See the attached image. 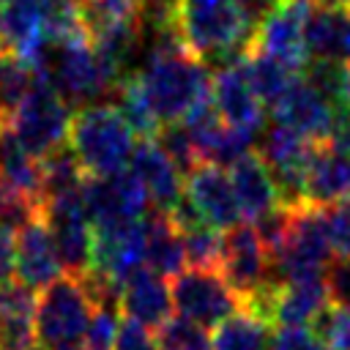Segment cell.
Segmentation results:
<instances>
[{
    "label": "cell",
    "mask_w": 350,
    "mask_h": 350,
    "mask_svg": "<svg viewBox=\"0 0 350 350\" xmlns=\"http://www.w3.org/2000/svg\"><path fill=\"white\" fill-rule=\"evenodd\" d=\"M183 44L213 71L246 57L254 30L235 0H180L175 14Z\"/></svg>",
    "instance_id": "obj_1"
},
{
    "label": "cell",
    "mask_w": 350,
    "mask_h": 350,
    "mask_svg": "<svg viewBox=\"0 0 350 350\" xmlns=\"http://www.w3.org/2000/svg\"><path fill=\"white\" fill-rule=\"evenodd\" d=\"M68 145L88 175H112L129 167L134 153V131L112 101L74 109Z\"/></svg>",
    "instance_id": "obj_2"
},
{
    "label": "cell",
    "mask_w": 350,
    "mask_h": 350,
    "mask_svg": "<svg viewBox=\"0 0 350 350\" xmlns=\"http://www.w3.org/2000/svg\"><path fill=\"white\" fill-rule=\"evenodd\" d=\"M36 71L55 85L71 109L109 101L118 88V79L109 74L88 36L46 46Z\"/></svg>",
    "instance_id": "obj_3"
},
{
    "label": "cell",
    "mask_w": 350,
    "mask_h": 350,
    "mask_svg": "<svg viewBox=\"0 0 350 350\" xmlns=\"http://www.w3.org/2000/svg\"><path fill=\"white\" fill-rule=\"evenodd\" d=\"M96 304L79 273H66L41 287L36 298V339L41 350H63L85 339Z\"/></svg>",
    "instance_id": "obj_4"
},
{
    "label": "cell",
    "mask_w": 350,
    "mask_h": 350,
    "mask_svg": "<svg viewBox=\"0 0 350 350\" xmlns=\"http://www.w3.org/2000/svg\"><path fill=\"white\" fill-rule=\"evenodd\" d=\"M331 257L334 246L328 238L323 208L309 202L295 205L290 232L284 243L271 254V284L282 287L287 282L323 276Z\"/></svg>",
    "instance_id": "obj_5"
},
{
    "label": "cell",
    "mask_w": 350,
    "mask_h": 350,
    "mask_svg": "<svg viewBox=\"0 0 350 350\" xmlns=\"http://www.w3.org/2000/svg\"><path fill=\"white\" fill-rule=\"evenodd\" d=\"M71 120L74 109L68 107V101L55 90V85L46 77L36 74V82L30 85L27 96L22 98L5 129H11V134L27 153L41 159L49 150L68 142Z\"/></svg>",
    "instance_id": "obj_6"
},
{
    "label": "cell",
    "mask_w": 350,
    "mask_h": 350,
    "mask_svg": "<svg viewBox=\"0 0 350 350\" xmlns=\"http://www.w3.org/2000/svg\"><path fill=\"white\" fill-rule=\"evenodd\" d=\"M320 142L282 126V123H271L260 131L257 137V153L265 161V167L271 170V178L276 183L279 191V202L282 205H304V180H306V167L314 156V148Z\"/></svg>",
    "instance_id": "obj_7"
},
{
    "label": "cell",
    "mask_w": 350,
    "mask_h": 350,
    "mask_svg": "<svg viewBox=\"0 0 350 350\" xmlns=\"http://www.w3.org/2000/svg\"><path fill=\"white\" fill-rule=\"evenodd\" d=\"M172 293V309L202 328H213L221 320H227L232 312L243 306L238 293L230 287L221 271L216 268H189L172 276L170 284Z\"/></svg>",
    "instance_id": "obj_8"
},
{
    "label": "cell",
    "mask_w": 350,
    "mask_h": 350,
    "mask_svg": "<svg viewBox=\"0 0 350 350\" xmlns=\"http://www.w3.org/2000/svg\"><path fill=\"white\" fill-rule=\"evenodd\" d=\"M82 202L93 227L139 221L150 208L142 180L129 167L112 175H88L82 183Z\"/></svg>",
    "instance_id": "obj_9"
},
{
    "label": "cell",
    "mask_w": 350,
    "mask_h": 350,
    "mask_svg": "<svg viewBox=\"0 0 350 350\" xmlns=\"http://www.w3.org/2000/svg\"><path fill=\"white\" fill-rule=\"evenodd\" d=\"M41 216H44V221H46V227L57 243L63 268H68V273H85L93 262L96 227L85 211L82 189L44 200Z\"/></svg>",
    "instance_id": "obj_10"
},
{
    "label": "cell",
    "mask_w": 350,
    "mask_h": 350,
    "mask_svg": "<svg viewBox=\"0 0 350 350\" xmlns=\"http://www.w3.org/2000/svg\"><path fill=\"white\" fill-rule=\"evenodd\" d=\"M221 273L238 298L246 304L271 284V254L260 241L254 224H235L224 230V252H221Z\"/></svg>",
    "instance_id": "obj_11"
},
{
    "label": "cell",
    "mask_w": 350,
    "mask_h": 350,
    "mask_svg": "<svg viewBox=\"0 0 350 350\" xmlns=\"http://www.w3.org/2000/svg\"><path fill=\"white\" fill-rule=\"evenodd\" d=\"M142 219L126 221V224H112V227H96L90 268L118 284H123L139 268H148L145 265V224H142Z\"/></svg>",
    "instance_id": "obj_12"
},
{
    "label": "cell",
    "mask_w": 350,
    "mask_h": 350,
    "mask_svg": "<svg viewBox=\"0 0 350 350\" xmlns=\"http://www.w3.org/2000/svg\"><path fill=\"white\" fill-rule=\"evenodd\" d=\"M309 8L312 0H284V5L273 11L254 33V46L273 55L295 74L304 71V66L309 63V52L304 41V25Z\"/></svg>",
    "instance_id": "obj_13"
},
{
    "label": "cell",
    "mask_w": 350,
    "mask_h": 350,
    "mask_svg": "<svg viewBox=\"0 0 350 350\" xmlns=\"http://www.w3.org/2000/svg\"><path fill=\"white\" fill-rule=\"evenodd\" d=\"M186 197L194 202L200 216L219 230H230L243 221L232 178L219 164L200 161L191 172H186Z\"/></svg>",
    "instance_id": "obj_14"
},
{
    "label": "cell",
    "mask_w": 350,
    "mask_h": 350,
    "mask_svg": "<svg viewBox=\"0 0 350 350\" xmlns=\"http://www.w3.org/2000/svg\"><path fill=\"white\" fill-rule=\"evenodd\" d=\"M211 98H213V107L224 123L243 129V131H252V134H260L265 112H262L260 96L254 93V88L243 71V60L221 66L213 71Z\"/></svg>",
    "instance_id": "obj_15"
},
{
    "label": "cell",
    "mask_w": 350,
    "mask_h": 350,
    "mask_svg": "<svg viewBox=\"0 0 350 350\" xmlns=\"http://www.w3.org/2000/svg\"><path fill=\"white\" fill-rule=\"evenodd\" d=\"M336 107L317 90L312 88L304 77H295V82L284 90V96L273 104V120L314 139L325 142L331 123H334Z\"/></svg>",
    "instance_id": "obj_16"
},
{
    "label": "cell",
    "mask_w": 350,
    "mask_h": 350,
    "mask_svg": "<svg viewBox=\"0 0 350 350\" xmlns=\"http://www.w3.org/2000/svg\"><path fill=\"white\" fill-rule=\"evenodd\" d=\"M129 170L142 180L150 205L170 211L183 197V170L170 159V153L161 148L156 137H142L134 145Z\"/></svg>",
    "instance_id": "obj_17"
},
{
    "label": "cell",
    "mask_w": 350,
    "mask_h": 350,
    "mask_svg": "<svg viewBox=\"0 0 350 350\" xmlns=\"http://www.w3.org/2000/svg\"><path fill=\"white\" fill-rule=\"evenodd\" d=\"M63 271V260L57 252V243L44 221V216L33 219L19 230L16 241V279L25 282L33 290L46 287L55 282Z\"/></svg>",
    "instance_id": "obj_18"
},
{
    "label": "cell",
    "mask_w": 350,
    "mask_h": 350,
    "mask_svg": "<svg viewBox=\"0 0 350 350\" xmlns=\"http://www.w3.org/2000/svg\"><path fill=\"white\" fill-rule=\"evenodd\" d=\"M304 41L312 60L350 63V5L312 3L304 25Z\"/></svg>",
    "instance_id": "obj_19"
},
{
    "label": "cell",
    "mask_w": 350,
    "mask_h": 350,
    "mask_svg": "<svg viewBox=\"0 0 350 350\" xmlns=\"http://www.w3.org/2000/svg\"><path fill=\"white\" fill-rule=\"evenodd\" d=\"M36 290L19 279L0 284V350L36 347Z\"/></svg>",
    "instance_id": "obj_20"
},
{
    "label": "cell",
    "mask_w": 350,
    "mask_h": 350,
    "mask_svg": "<svg viewBox=\"0 0 350 350\" xmlns=\"http://www.w3.org/2000/svg\"><path fill=\"white\" fill-rule=\"evenodd\" d=\"M350 194V156L339 148L320 142L306 167L304 197L309 205L325 208Z\"/></svg>",
    "instance_id": "obj_21"
},
{
    "label": "cell",
    "mask_w": 350,
    "mask_h": 350,
    "mask_svg": "<svg viewBox=\"0 0 350 350\" xmlns=\"http://www.w3.org/2000/svg\"><path fill=\"white\" fill-rule=\"evenodd\" d=\"M120 309L126 312V317L148 328H159L172 309L170 284L164 282L161 273L150 268H139L120 284Z\"/></svg>",
    "instance_id": "obj_22"
},
{
    "label": "cell",
    "mask_w": 350,
    "mask_h": 350,
    "mask_svg": "<svg viewBox=\"0 0 350 350\" xmlns=\"http://www.w3.org/2000/svg\"><path fill=\"white\" fill-rule=\"evenodd\" d=\"M230 178H232V189H235L243 219L254 221L279 205L276 183L257 150H249L235 164H230Z\"/></svg>",
    "instance_id": "obj_23"
},
{
    "label": "cell",
    "mask_w": 350,
    "mask_h": 350,
    "mask_svg": "<svg viewBox=\"0 0 350 350\" xmlns=\"http://www.w3.org/2000/svg\"><path fill=\"white\" fill-rule=\"evenodd\" d=\"M145 265L156 273L167 276H178L186 265V246H183V235L180 227L172 221L170 211H148L145 219Z\"/></svg>",
    "instance_id": "obj_24"
},
{
    "label": "cell",
    "mask_w": 350,
    "mask_h": 350,
    "mask_svg": "<svg viewBox=\"0 0 350 350\" xmlns=\"http://www.w3.org/2000/svg\"><path fill=\"white\" fill-rule=\"evenodd\" d=\"M328 290H325V279L314 276V279H298V282H287L276 290L273 298V323L276 325H304L312 328V323L317 320V314L328 306Z\"/></svg>",
    "instance_id": "obj_25"
},
{
    "label": "cell",
    "mask_w": 350,
    "mask_h": 350,
    "mask_svg": "<svg viewBox=\"0 0 350 350\" xmlns=\"http://www.w3.org/2000/svg\"><path fill=\"white\" fill-rule=\"evenodd\" d=\"M271 323L246 306L221 320L211 336V350H271Z\"/></svg>",
    "instance_id": "obj_26"
},
{
    "label": "cell",
    "mask_w": 350,
    "mask_h": 350,
    "mask_svg": "<svg viewBox=\"0 0 350 350\" xmlns=\"http://www.w3.org/2000/svg\"><path fill=\"white\" fill-rule=\"evenodd\" d=\"M0 178H5L16 189H22L44 202L41 161L33 153H27L19 145V139L11 134V129H5V126H0Z\"/></svg>",
    "instance_id": "obj_27"
},
{
    "label": "cell",
    "mask_w": 350,
    "mask_h": 350,
    "mask_svg": "<svg viewBox=\"0 0 350 350\" xmlns=\"http://www.w3.org/2000/svg\"><path fill=\"white\" fill-rule=\"evenodd\" d=\"M243 71H246V77H249L254 93L260 96V101H262V104H271V107H273V104L284 96V90L295 82V71H293L290 66H284L282 60H276L273 55H268V52H262V49H257V46H252V49L246 52V57H243Z\"/></svg>",
    "instance_id": "obj_28"
},
{
    "label": "cell",
    "mask_w": 350,
    "mask_h": 350,
    "mask_svg": "<svg viewBox=\"0 0 350 350\" xmlns=\"http://www.w3.org/2000/svg\"><path fill=\"white\" fill-rule=\"evenodd\" d=\"M41 161V186H44V200L57 197V194H68V191H79L88 172L82 167V161L77 159L74 148L66 142L55 150H49L46 156L38 159Z\"/></svg>",
    "instance_id": "obj_29"
},
{
    "label": "cell",
    "mask_w": 350,
    "mask_h": 350,
    "mask_svg": "<svg viewBox=\"0 0 350 350\" xmlns=\"http://www.w3.org/2000/svg\"><path fill=\"white\" fill-rule=\"evenodd\" d=\"M36 68L22 60L16 52L0 46V126L11 120L22 98L27 96L30 85L36 82Z\"/></svg>",
    "instance_id": "obj_30"
},
{
    "label": "cell",
    "mask_w": 350,
    "mask_h": 350,
    "mask_svg": "<svg viewBox=\"0 0 350 350\" xmlns=\"http://www.w3.org/2000/svg\"><path fill=\"white\" fill-rule=\"evenodd\" d=\"M186 246V262L191 268H216L221 271V252H224V230L197 221L180 230Z\"/></svg>",
    "instance_id": "obj_31"
},
{
    "label": "cell",
    "mask_w": 350,
    "mask_h": 350,
    "mask_svg": "<svg viewBox=\"0 0 350 350\" xmlns=\"http://www.w3.org/2000/svg\"><path fill=\"white\" fill-rule=\"evenodd\" d=\"M301 77L317 88L334 107L350 104V63H336V60H312L304 66Z\"/></svg>",
    "instance_id": "obj_32"
},
{
    "label": "cell",
    "mask_w": 350,
    "mask_h": 350,
    "mask_svg": "<svg viewBox=\"0 0 350 350\" xmlns=\"http://www.w3.org/2000/svg\"><path fill=\"white\" fill-rule=\"evenodd\" d=\"M82 25L90 33L115 25V22H134L142 19V5L139 0H77Z\"/></svg>",
    "instance_id": "obj_33"
},
{
    "label": "cell",
    "mask_w": 350,
    "mask_h": 350,
    "mask_svg": "<svg viewBox=\"0 0 350 350\" xmlns=\"http://www.w3.org/2000/svg\"><path fill=\"white\" fill-rule=\"evenodd\" d=\"M44 211V202L22 189H16L14 183H8L5 178H0V227L19 232L25 224H30L33 219H38Z\"/></svg>",
    "instance_id": "obj_34"
},
{
    "label": "cell",
    "mask_w": 350,
    "mask_h": 350,
    "mask_svg": "<svg viewBox=\"0 0 350 350\" xmlns=\"http://www.w3.org/2000/svg\"><path fill=\"white\" fill-rule=\"evenodd\" d=\"M156 342L159 350H211V339L205 328L183 314H170L159 328H156Z\"/></svg>",
    "instance_id": "obj_35"
},
{
    "label": "cell",
    "mask_w": 350,
    "mask_h": 350,
    "mask_svg": "<svg viewBox=\"0 0 350 350\" xmlns=\"http://www.w3.org/2000/svg\"><path fill=\"white\" fill-rule=\"evenodd\" d=\"M120 331V304H96L88 331L85 347L88 350H112Z\"/></svg>",
    "instance_id": "obj_36"
},
{
    "label": "cell",
    "mask_w": 350,
    "mask_h": 350,
    "mask_svg": "<svg viewBox=\"0 0 350 350\" xmlns=\"http://www.w3.org/2000/svg\"><path fill=\"white\" fill-rule=\"evenodd\" d=\"M156 139L161 142V148L170 153V159L186 172H191L200 159H197V150H194V142H191V134L189 129L183 126V120H175V123H164L156 134Z\"/></svg>",
    "instance_id": "obj_37"
},
{
    "label": "cell",
    "mask_w": 350,
    "mask_h": 350,
    "mask_svg": "<svg viewBox=\"0 0 350 350\" xmlns=\"http://www.w3.org/2000/svg\"><path fill=\"white\" fill-rule=\"evenodd\" d=\"M312 331L320 334L331 347L350 350V309L328 304L312 323Z\"/></svg>",
    "instance_id": "obj_38"
},
{
    "label": "cell",
    "mask_w": 350,
    "mask_h": 350,
    "mask_svg": "<svg viewBox=\"0 0 350 350\" xmlns=\"http://www.w3.org/2000/svg\"><path fill=\"white\" fill-rule=\"evenodd\" d=\"M325 290H328V301L334 306H345L350 309V254H336L328 260L325 271Z\"/></svg>",
    "instance_id": "obj_39"
},
{
    "label": "cell",
    "mask_w": 350,
    "mask_h": 350,
    "mask_svg": "<svg viewBox=\"0 0 350 350\" xmlns=\"http://www.w3.org/2000/svg\"><path fill=\"white\" fill-rule=\"evenodd\" d=\"M325 216V227H328V238L336 254H350V194L334 205L323 208Z\"/></svg>",
    "instance_id": "obj_40"
},
{
    "label": "cell",
    "mask_w": 350,
    "mask_h": 350,
    "mask_svg": "<svg viewBox=\"0 0 350 350\" xmlns=\"http://www.w3.org/2000/svg\"><path fill=\"white\" fill-rule=\"evenodd\" d=\"M271 350H336L320 334L304 325H279Z\"/></svg>",
    "instance_id": "obj_41"
},
{
    "label": "cell",
    "mask_w": 350,
    "mask_h": 350,
    "mask_svg": "<svg viewBox=\"0 0 350 350\" xmlns=\"http://www.w3.org/2000/svg\"><path fill=\"white\" fill-rule=\"evenodd\" d=\"M112 350H159V342H156V336L150 334L148 325L126 317L120 323V331H118V339H115Z\"/></svg>",
    "instance_id": "obj_42"
},
{
    "label": "cell",
    "mask_w": 350,
    "mask_h": 350,
    "mask_svg": "<svg viewBox=\"0 0 350 350\" xmlns=\"http://www.w3.org/2000/svg\"><path fill=\"white\" fill-rule=\"evenodd\" d=\"M180 0H139L142 5V27H161L175 22Z\"/></svg>",
    "instance_id": "obj_43"
},
{
    "label": "cell",
    "mask_w": 350,
    "mask_h": 350,
    "mask_svg": "<svg viewBox=\"0 0 350 350\" xmlns=\"http://www.w3.org/2000/svg\"><path fill=\"white\" fill-rule=\"evenodd\" d=\"M235 3H238L243 19L249 22V27H252L254 33H257V27H260L273 11H279V8L284 5V0H235Z\"/></svg>",
    "instance_id": "obj_44"
},
{
    "label": "cell",
    "mask_w": 350,
    "mask_h": 350,
    "mask_svg": "<svg viewBox=\"0 0 350 350\" xmlns=\"http://www.w3.org/2000/svg\"><path fill=\"white\" fill-rule=\"evenodd\" d=\"M325 142L350 156V104L336 107L334 123H331V131H328V139Z\"/></svg>",
    "instance_id": "obj_45"
},
{
    "label": "cell",
    "mask_w": 350,
    "mask_h": 350,
    "mask_svg": "<svg viewBox=\"0 0 350 350\" xmlns=\"http://www.w3.org/2000/svg\"><path fill=\"white\" fill-rule=\"evenodd\" d=\"M16 276V238L14 230L0 227V284Z\"/></svg>",
    "instance_id": "obj_46"
},
{
    "label": "cell",
    "mask_w": 350,
    "mask_h": 350,
    "mask_svg": "<svg viewBox=\"0 0 350 350\" xmlns=\"http://www.w3.org/2000/svg\"><path fill=\"white\" fill-rule=\"evenodd\" d=\"M5 3H8V0H0V8H3V5H5Z\"/></svg>",
    "instance_id": "obj_47"
},
{
    "label": "cell",
    "mask_w": 350,
    "mask_h": 350,
    "mask_svg": "<svg viewBox=\"0 0 350 350\" xmlns=\"http://www.w3.org/2000/svg\"><path fill=\"white\" fill-rule=\"evenodd\" d=\"M33 350H36V347H33Z\"/></svg>",
    "instance_id": "obj_48"
}]
</instances>
